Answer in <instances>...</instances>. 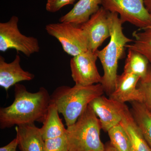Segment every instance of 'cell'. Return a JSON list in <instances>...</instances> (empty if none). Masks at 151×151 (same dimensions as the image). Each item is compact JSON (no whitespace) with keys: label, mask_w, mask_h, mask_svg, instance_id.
Masks as SVG:
<instances>
[{"label":"cell","mask_w":151,"mask_h":151,"mask_svg":"<svg viewBox=\"0 0 151 151\" xmlns=\"http://www.w3.org/2000/svg\"><path fill=\"white\" fill-rule=\"evenodd\" d=\"M145 5L151 17V0H145Z\"/></svg>","instance_id":"25"},{"label":"cell","mask_w":151,"mask_h":151,"mask_svg":"<svg viewBox=\"0 0 151 151\" xmlns=\"http://www.w3.org/2000/svg\"><path fill=\"white\" fill-rule=\"evenodd\" d=\"M108 133L110 144L116 151H131L129 138L120 123L110 129Z\"/></svg>","instance_id":"20"},{"label":"cell","mask_w":151,"mask_h":151,"mask_svg":"<svg viewBox=\"0 0 151 151\" xmlns=\"http://www.w3.org/2000/svg\"><path fill=\"white\" fill-rule=\"evenodd\" d=\"M139 80V77L131 73L124 72L122 75H118L115 89L109 95V98L121 103H142V95L137 87Z\"/></svg>","instance_id":"11"},{"label":"cell","mask_w":151,"mask_h":151,"mask_svg":"<svg viewBox=\"0 0 151 151\" xmlns=\"http://www.w3.org/2000/svg\"><path fill=\"white\" fill-rule=\"evenodd\" d=\"M18 146L21 151H45V140L40 128L34 124L16 126Z\"/></svg>","instance_id":"13"},{"label":"cell","mask_w":151,"mask_h":151,"mask_svg":"<svg viewBox=\"0 0 151 151\" xmlns=\"http://www.w3.org/2000/svg\"><path fill=\"white\" fill-rule=\"evenodd\" d=\"M100 4L101 0H79L71 10L60 18L59 21L80 25L99 10Z\"/></svg>","instance_id":"15"},{"label":"cell","mask_w":151,"mask_h":151,"mask_svg":"<svg viewBox=\"0 0 151 151\" xmlns=\"http://www.w3.org/2000/svg\"><path fill=\"white\" fill-rule=\"evenodd\" d=\"M135 123L151 148V113L143 103L132 102L131 110Z\"/></svg>","instance_id":"17"},{"label":"cell","mask_w":151,"mask_h":151,"mask_svg":"<svg viewBox=\"0 0 151 151\" xmlns=\"http://www.w3.org/2000/svg\"><path fill=\"white\" fill-rule=\"evenodd\" d=\"M45 29L48 35L60 42L64 52L71 56H76L89 50L88 39L80 27L60 22L49 24Z\"/></svg>","instance_id":"6"},{"label":"cell","mask_w":151,"mask_h":151,"mask_svg":"<svg viewBox=\"0 0 151 151\" xmlns=\"http://www.w3.org/2000/svg\"><path fill=\"white\" fill-rule=\"evenodd\" d=\"M75 0H47L46 9L47 12L55 13L68 5L72 4Z\"/></svg>","instance_id":"23"},{"label":"cell","mask_w":151,"mask_h":151,"mask_svg":"<svg viewBox=\"0 0 151 151\" xmlns=\"http://www.w3.org/2000/svg\"><path fill=\"white\" fill-rule=\"evenodd\" d=\"M50 103V95L46 88L41 87L37 92L32 93L24 85L18 83L14 85L13 103L0 108V128L43 123Z\"/></svg>","instance_id":"1"},{"label":"cell","mask_w":151,"mask_h":151,"mask_svg":"<svg viewBox=\"0 0 151 151\" xmlns=\"http://www.w3.org/2000/svg\"><path fill=\"white\" fill-rule=\"evenodd\" d=\"M108 17L111 32L110 41L104 48L98 50L96 52L104 70L100 84L109 96L115 89L119 60L124 54L127 44L133 40L124 35L123 22L118 14L108 12Z\"/></svg>","instance_id":"3"},{"label":"cell","mask_w":151,"mask_h":151,"mask_svg":"<svg viewBox=\"0 0 151 151\" xmlns=\"http://www.w3.org/2000/svg\"><path fill=\"white\" fill-rule=\"evenodd\" d=\"M21 58L17 55L13 61L7 63L0 56V86L6 91L13 86L22 81H29L35 78V75L26 71L20 65Z\"/></svg>","instance_id":"12"},{"label":"cell","mask_w":151,"mask_h":151,"mask_svg":"<svg viewBox=\"0 0 151 151\" xmlns=\"http://www.w3.org/2000/svg\"><path fill=\"white\" fill-rule=\"evenodd\" d=\"M18 146V141L16 137L6 145L0 148V151H16Z\"/></svg>","instance_id":"24"},{"label":"cell","mask_w":151,"mask_h":151,"mask_svg":"<svg viewBox=\"0 0 151 151\" xmlns=\"http://www.w3.org/2000/svg\"><path fill=\"white\" fill-rule=\"evenodd\" d=\"M101 5L108 12L119 15L123 23L128 22L139 29L151 27L145 0H101Z\"/></svg>","instance_id":"7"},{"label":"cell","mask_w":151,"mask_h":151,"mask_svg":"<svg viewBox=\"0 0 151 151\" xmlns=\"http://www.w3.org/2000/svg\"><path fill=\"white\" fill-rule=\"evenodd\" d=\"M104 151H116V150L113 146L111 145V144L109 143L107 145V146H105V150Z\"/></svg>","instance_id":"26"},{"label":"cell","mask_w":151,"mask_h":151,"mask_svg":"<svg viewBox=\"0 0 151 151\" xmlns=\"http://www.w3.org/2000/svg\"><path fill=\"white\" fill-rule=\"evenodd\" d=\"M66 129L69 151L105 150L100 139V120L89 105L75 124Z\"/></svg>","instance_id":"4"},{"label":"cell","mask_w":151,"mask_h":151,"mask_svg":"<svg viewBox=\"0 0 151 151\" xmlns=\"http://www.w3.org/2000/svg\"><path fill=\"white\" fill-rule=\"evenodd\" d=\"M59 113L56 106L50 103L42 123L43 125L40 128L45 141L58 137L66 134L67 129L64 127L60 118Z\"/></svg>","instance_id":"16"},{"label":"cell","mask_w":151,"mask_h":151,"mask_svg":"<svg viewBox=\"0 0 151 151\" xmlns=\"http://www.w3.org/2000/svg\"><path fill=\"white\" fill-rule=\"evenodd\" d=\"M133 43L127 45L126 47L142 54L151 65V27L140 29L133 32Z\"/></svg>","instance_id":"19"},{"label":"cell","mask_w":151,"mask_h":151,"mask_svg":"<svg viewBox=\"0 0 151 151\" xmlns=\"http://www.w3.org/2000/svg\"><path fill=\"white\" fill-rule=\"evenodd\" d=\"M104 91L100 83L89 86L75 84L73 87H58L50 95L51 103L62 114L67 127L75 124L89 103L102 96Z\"/></svg>","instance_id":"2"},{"label":"cell","mask_w":151,"mask_h":151,"mask_svg":"<svg viewBox=\"0 0 151 151\" xmlns=\"http://www.w3.org/2000/svg\"><path fill=\"white\" fill-rule=\"evenodd\" d=\"M108 14V12L101 7L87 22L80 25L88 39V48L93 52H96L111 36Z\"/></svg>","instance_id":"9"},{"label":"cell","mask_w":151,"mask_h":151,"mask_svg":"<svg viewBox=\"0 0 151 151\" xmlns=\"http://www.w3.org/2000/svg\"><path fill=\"white\" fill-rule=\"evenodd\" d=\"M45 151H69L66 134L45 141Z\"/></svg>","instance_id":"22"},{"label":"cell","mask_w":151,"mask_h":151,"mask_svg":"<svg viewBox=\"0 0 151 151\" xmlns=\"http://www.w3.org/2000/svg\"><path fill=\"white\" fill-rule=\"evenodd\" d=\"M122 124L129 138L131 151H151V148L135 123L131 111L125 103H122Z\"/></svg>","instance_id":"14"},{"label":"cell","mask_w":151,"mask_h":151,"mask_svg":"<svg viewBox=\"0 0 151 151\" xmlns=\"http://www.w3.org/2000/svg\"><path fill=\"white\" fill-rule=\"evenodd\" d=\"M97 58L96 52L89 50L71 58V75L75 84L89 86L101 83L102 76L96 65Z\"/></svg>","instance_id":"8"},{"label":"cell","mask_w":151,"mask_h":151,"mask_svg":"<svg viewBox=\"0 0 151 151\" xmlns=\"http://www.w3.org/2000/svg\"><path fill=\"white\" fill-rule=\"evenodd\" d=\"M122 104L102 95L91 101L89 106L99 118L102 129L108 132L122 122Z\"/></svg>","instance_id":"10"},{"label":"cell","mask_w":151,"mask_h":151,"mask_svg":"<svg viewBox=\"0 0 151 151\" xmlns=\"http://www.w3.org/2000/svg\"><path fill=\"white\" fill-rule=\"evenodd\" d=\"M19 21L17 17L13 16L9 21L0 23V51L4 52L13 49L29 57L40 51L39 42L36 38L20 32Z\"/></svg>","instance_id":"5"},{"label":"cell","mask_w":151,"mask_h":151,"mask_svg":"<svg viewBox=\"0 0 151 151\" xmlns=\"http://www.w3.org/2000/svg\"><path fill=\"white\" fill-rule=\"evenodd\" d=\"M137 87L142 95V103L151 113V67L149 68L147 76L140 79Z\"/></svg>","instance_id":"21"},{"label":"cell","mask_w":151,"mask_h":151,"mask_svg":"<svg viewBox=\"0 0 151 151\" xmlns=\"http://www.w3.org/2000/svg\"><path fill=\"white\" fill-rule=\"evenodd\" d=\"M148 60L142 54L128 49V53L124 67V72L134 74L143 79L147 75L149 70Z\"/></svg>","instance_id":"18"}]
</instances>
